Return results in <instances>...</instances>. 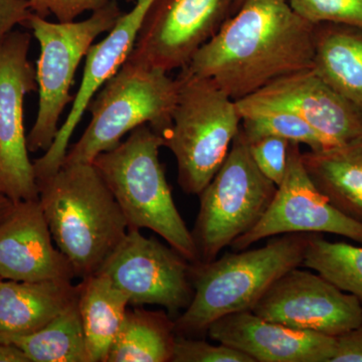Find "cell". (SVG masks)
Listing matches in <instances>:
<instances>
[{
    "instance_id": "cell-10",
    "label": "cell",
    "mask_w": 362,
    "mask_h": 362,
    "mask_svg": "<svg viewBox=\"0 0 362 362\" xmlns=\"http://www.w3.org/2000/svg\"><path fill=\"white\" fill-rule=\"evenodd\" d=\"M30 44V33L20 30L0 40V192L14 204L39 199L25 128V98L37 90Z\"/></svg>"
},
{
    "instance_id": "cell-20",
    "label": "cell",
    "mask_w": 362,
    "mask_h": 362,
    "mask_svg": "<svg viewBox=\"0 0 362 362\" xmlns=\"http://www.w3.org/2000/svg\"><path fill=\"white\" fill-rule=\"evenodd\" d=\"M302 159L330 204L362 225V135L332 148L302 152Z\"/></svg>"
},
{
    "instance_id": "cell-3",
    "label": "cell",
    "mask_w": 362,
    "mask_h": 362,
    "mask_svg": "<svg viewBox=\"0 0 362 362\" xmlns=\"http://www.w3.org/2000/svg\"><path fill=\"white\" fill-rule=\"evenodd\" d=\"M311 233L272 237L265 246L192 264L194 297L175 318L176 335L201 337L221 317L252 311L278 279L302 267Z\"/></svg>"
},
{
    "instance_id": "cell-25",
    "label": "cell",
    "mask_w": 362,
    "mask_h": 362,
    "mask_svg": "<svg viewBox=\"0 0 362 362\" xmlns=\"http://www.w3.org/2000/svg\"><path fill=\"white\" fill-rule=\"evenodd\" d=\"M239 111L242 117L240 129L247 141L264 136H276L291 143L307 145L311 151L337 146L292 112L271 108L239 109Z\"/></svg>"
},
{
    "instance_id": "cell-9",
    "label": "cell",
    "mask_w": 362,
    "mask_h": 362,
    "mask_svg": "<svg viewBox=\"0 0 362 362\" xmlns=\"http://www.w3.org/2000/svg\"><path fill=\"white\" fill-rule=\"evenodd\" d=\"M245 0H153L127 61L170 73L195 54L237 13Z\"/></svg>"
},
{
    "instance_id": "cell-14",
    "label": "cell",
    "mask_w": 362,
    "mask_h": 362,
    "mask_svg": "<svg viewBox=\"0 0 362 362\" xmlns=\"http://www.w3.org/2000/svg\"><path fill=\"white\" fill-rule=\"evenodd\" d=\"M238 108H271L292 112L335 145L362 135V114L316 75L298 71L237 102Z\"/></svg>"
},
{
    "instance_id": "cell-24",
    "label": "cell",
    "mask_w": 362,
    "mask_h": 362,
    "mask_svg": "<svg viewBox=\"0 0 362 362\" xmlns=\"http://www.w3.org/2000/svg\"><path fill=\"white\" fill-rule=\"evenodd\" d=\"M302 267L354 295L362 305V245L330 242L321 233H311Z\"/></svg>"
},
{
    "instance_id": "cell-13",
    "label": "cell",
    "mask_w": 362,
    "mask_h": 362,
    "mask_svg": "<svg viewBox=\"0 0 362 362\" xmlns=\"http://www.w3.org/2000/svg\"><path fill=\"white\" fill-rule=\"evenodd\" d=\"M286 233H333L362 245V225L335 209L311 180L300 144L290 143L287 169L261 220L233 243L235 251Z\"/></svg>"
},
{
    "instance_id": "cell-22",
    "label": "cell",
    "mask_w": 362,
    "mask_h": 362,
    "mask_svg": "<svg viewBox=\"0 0 362 362\" xmlns=\"http://www.w3.org/2000/svg\"><path fill=\"white\" fill-rule=\"evenodd\" d=\"M175 338L168 312L128 309L105 362H171Z\"/></svg>"
},
{
    "instance_id": "cell-5",
    "label": "cell",
    "mask_w": 362,
    "mask_h": 362,
    "mask_svg": "<svg viewBox=\"0 0 362 362\" xmlns=\"http://www.w3.org/2000/svg\"><path fill=\"white\" fill-rule=\"evenodd\" d=\"M178 89L177 78L169 73L126 61L90 99L89 125L69 147L63 165L93 163L144 124L164 137L173 123Z\"/></svg>"
},
{
    "instance_id": "cell-30",
    "label": "cell",
    "mask_w": 362,
    "mask_h": 362,
    "mask_svg": "<svg viewBox=\"0 0 362 362\" xmlns=\"http://www.w3.org/2000/svg\"><path fill=\"white\" fill-rule=\"evenodd\" d=\"M33 14L28 0H0V40L16 25L25 26Z\"/></svg>"
},
{
    "instance_id": "cell-11",
    "label": "cell",
    "mask_w": 362,
    "mask_h": 362,
    "mask_svg": "<svg viewBox=\"0 0 362 362\" xmlns=\"http://www.w3.org/2000/svg\"><path fill=\"white\" fill-rule=\"evenodd\" d=\"M192 264L173 247L129 230L99 273L122 290L130 304L159 305L176 317L194 297Z\"/></svg>"
},
{
    "instance_id": "cell-29",
    "label": "cell",
    "mask_w": 362,
    "mask_h": 362,
    "mask_svg": "<svg viewBox=\"0 0 362 362\" xmlns=\"http://www.w3.org/2000/svg\"><path fill=\"white\" fill-rule=\"evenodd\" d=\"M112 0H28L33 13L42 18L54 16L59 23H70L87 11H98ZM134 2L135 0H124Z\"/></svg>"
},
{
    "instance_id": "cell-1",
    "label": "cell",
    "mask_w": 362,
    "mask_h": 362,
    "mask_svg": "<svg viewBox=\"0 0 362 362\" xmlns=\"http://www.w3.org/2000/svg\"><path fill=\"white\" fill-rule=\"evenodd\" d=\"M313 57L314 25L286 0H245L181 70L238 102L278 78L313 68Z\"/></svg>"
},
{
    "instance_id": "cell-16",
    "label": "cell",
    "mask_w": 362,
    "mask_h": 362,
    "mask_svg": "<svg viewBox=\"0 0 362 362\" xmlns=\"http://www.w3.org/2000/svg\"><path fill=\"white\" fill-rule=\"evenodd\" d=\"M52 240L40 199L14 204L0 223V278L25 282L73 281V267Z\"/></svg>"
},
{
    "instance_id": "cell-7",
    "label": "cell",
    "mask_w": 362,
    "mask_h": 362,
    "mask_svg": "<svg viewBox=\"0 0 362 362\" xmlns=\"http://www.w3.org/2000/svg\"><path fill=\"white\" fill-rule=\"evenodd\" d=\"M123 13L117 0H112L84 21L52 23L33 13L26 23L40 49L35 69L39 109L28 135L30 152H45L52 146L62 114L74 101L71 88L81 62L97 37L110 32Z\"/></svg>"
},
{
    "instance_id": "cell-18",
    "label": "cell",
    "mask_w": 362,
    "mask_h": 362,
    "mask_svg": "<svg viewBox=\"0 0 362 362\" xmlns=\"http://www.w3.org/2000/svg\"><path fill=\"white\" fill-rule=\"evenodd\" d=\"M73 281H0V342L40 330L71 305L78 287Z\"/></svg>"
},
{
    "instance_id": "cell-31",
    "label": "cell",
    "mask_w": 362,
    "mask_h": 362,
    "mask_svg": "<svg viewBox=\"0 0 362 362\" xmlns=\"http://www.w3.org/2000/svg\"><path fill=\"white\" fill-rule=\"evenodd\" d=\"M337 338L334 356L330 362H362V322Z\"/></svg>"
},
{
    "instance_id": "cell-4",
    "label": "cell",
    "mask_w": 362,
    "mask_h": 362,
    "mask_svg": "<svg viewBox=\"0 0 362 362\" xmlns=\"http://www.w3.org/2000/svg\"><path fill=\"white\" fill-rule=\"evenodd\" d=\"M164 139L148 124L131 131L115 148L93 161L127 221L129 230L148 228L190 263L199 262L192 230L181 218L159 160Z\"/></svg>"
},
{
    "instance_id": "cell-17",
    "label": "cell",
    "mask_w": 362,
    "mask_h": 362,
    "mask_svg": "<svg viewBox=\"0 0 362 362\" xmlns=\"http://www.w3.org/2000/svg\"><path fill=\"white\" fill-rule=\"evenodd\" d=\"M206 334L244 352L254 362H330L337 345L335 337L294 329L252 311L221 317Z\"/></svg>"
},
{
    "instance_id": "cell-8",
    "label": "cell",
    "mask_w": 362,
    "mask_h": 362,
    "mask_svg": "<svg viewBox=\"0 0 362 362\" xmlns=\"http://www.w3.org/2000/svg\"><path fill=\"white\" fill-rule=\"evenodd\" d=\"M277 190L250 154L242 129L211 182L199 194V211L192 230L199 262L218 258L261 220Z\"/></svg>"
},
{
    "instance_id": "cell-23",
    "label": "cell",
    "mask_w": 362,
    "mask_h": 362,
    "mask_svg": "<svg viewBox=\"0 0 362 362\" xmlns=\"http://www.w3.org/2000/svg\"><path fill=\"white\" fill-rule=\"evenodd\" d=\"M4 343L20 347L30 362H89L78 301L40 330Z\"/></svg>"
},
{
    "instance_id": "cell-12",
    "label": "cell",
    "mask_w": 362,
    "mask_h": 362,
    "mask_svg": "<svg viewBox=\"0 0 362 362\" xmlns=\"http://www.w3.org/2000/svg\"><path fill=\"white\" fill-rule=\"evenodd\" d=\"M252 311L294 329L331 337L345 334L362 322V305L354 295L301 267L278 279Z\"/></svg>"
},
{
    "instance_id": "cell-21",
    "label": "cell",
    "mask_w": 362,
    "mask_h": 362,
    "mask_svg": "<svg viewBox=\"0 0 362 362\" xmlns=\"http://www.w3.org/2000/svg\"><path fill=\"white\" fill-rule=\"evenodd\" d=\"M78 287L89 362H105L129 309V298L102 273L82 279Z\"/></svg>"
},
{
    "instance_id": "cell-32",
    "label": "cell",
    "mask_w": 362,
    "mask_h": 362,
    "mask_svg": "<svg viewBox=\"0 0 362 362\" xmlns=\"http://www.w3.org/2000/svg\"><path fill=\"white\" fill-rule=\"evenodd\" d=\"M0 362H30V359L16 345L0 342Z\"/></svg>"
},
{
    "instance_id": "cell-34",
    "label": "cell",
    "mask_w": 362,
    "mask_h": 362,
    "mask_svg": "<svg viewBox=\"0 0 362 362\" xmlns=\"http://www.w3.org/2000/svg\"><path fill=\"white\" fill-rule=\"evenodd\" d=\"M1 280H2V279H1V278H0V281H1Z\"/></svg>"
},
{
    "instance_id": "cell-27",
    "label": "cell",
    "mask_w": 362,
    "mask_h": 362,
    "mask_svg": "<svg viewBox=\"0 0 362 362\" xmlns=\"http://www.w3.org/2000/svg\"><path fill=\"white\" fill-rule=\"evenodd\" d=\"M171 362H254L244 352L228 346L194 337L176 335Z\"/></svg>"
},
{
    "instance_id": "cell-26",
    "label": "cell",
    "mask_w": 362,
    "mask_h": 362,
    "mask_svg": "<svg viewBox=\"0 0 362 362\" xmlns=\"http://www.w3.org/2000/svg\"><path fill=\"white\" fill-rule=\"evenodd\" d=\"M311 25L337 23L362 28V0H286Z\"/></svg>"
},
{
    "instance_id": "cell-6",
    "label": "cell",
    "mask_w": 362,
    "mask_h": 362,
    "mask_svg": "<svg viewBox=\"0 0 362 362\" xmlns=\"http://www.w3.org/2000/svg\"><path fill=\"white\" fill-rule=\"evenodd\" d=\"M173 123L164 135L177 164V180L199 195L225 162L242 126L237 102L204 78L180 70Z\"/></svg>"
},
{
    "instance_id": "cell-33",
    "label": "cell",
    "mask_w": 362,
    "mask_h": 362,
    "mask_svg": "<svg viewBox=\"0 0 362 362\" xmlns=\"http://www.w3.org/2000/svg\"><path fill=\"white\" fill-rule=\"evenodd\" d=\"M14 202L9 199L6 195L0 192V223L8 216L13 209Z\"/></svg>"
},
{
    "instance_id": "cell-2",
    "label": "cell",
    "mask_w": 362,
    "mask_h": 362,
    "mask_svg": "<svg viewBox=\"0 0 362 362\" xmlns=\"http://www.w3.org/2000/svg\"><path fill=\"white\" fill-rule=\"evenodd\" d=\"M37 185L52 239L76 277L99 273L129 228L94 164H64Z\"/></svg>"
},
{
    "instance_id": "cell-19",
    "label": "cell",
    "mask_w": 362,
    "mask_h": 362,
    "mask_svg": "<svg viewBox=\"0 0 362 362\" xmlns=\"http://www.w3.org/2000/svg\"><path fill=\"white\" fill-rule=\"evenodd\" d=\"M313 71L362 114V28L314 25Z\"/></svg>"
},
{
    "instance_id": "cell-28",
    "label": "cell",
    "mask_w": 362,
    "mask_h": 362,
    "mask_svg": "<svg viewBox=\"0 0 362 362\" xmlns=\"http://www.w3.org/2000/svg\"><path fill=\"white\" fill-rule=\"evenodd\" d=\"M247 142L257 168L278 187L285 176L291 142L276 136H264Z\"/></svg>"
},
{
    "instance_id": "cell-15",
    "label": "cell",
    "mask_w": 362,
    "mask_h": 362,
    "mask_svg": "<svg viewBox=\"0 0 362 362\" xmlns=\"http://www.w3.org/2000/svg\"><path fill=\"white\" fill-rule=\"evenodd\" d=\"M152 2L153 0H135L129 13H124L108 35L90 47L86 56L82 83L74 97L70 113L59 127L52 146L33 161L37 182L54 175L63 165L71 136L87 111L90 99L129 58L143 18Z\"/></svg>"
}]
</instances>
